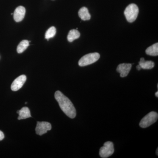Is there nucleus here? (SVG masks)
<instances>
[{"mask_svg": "<svg viewBox=\"0 0 158 158\" xmlns=\"http://www.w3.org/2000/svg\"><path fill=\"white\" fill-rule=\"evenodd\" d=\"M55 98L59 103V106L64 113L71 118L76 116V110L70 100L60 91L58 90L55 94Z\"/></svg>", "mask_w": 158, "mask_h": 158, "instance_id": "obj_1", "label": "nucleus"}, {"mask_svg": "<svg viewBox=\"0 0 158 158\" xmlns=\"http://www.w3.org/2000/svg\"><path fill=\"white\" fill-rule=\"evenodd\" d=\"M124 15L128 22L133 23L135 21L139 13V9L137 5L131 4L126 8Z\"/></svg>", "mask_w": 158, "mask_h": 158, "instance_id": "obj_2", "label": "nucleus"}, {"mask_svg": "<svg viewBox=\"0 0 158 158\" xmlns=\"http://www.w3.org/2000/svg\"><path fill=\"white\" fill-rule=\"evenodd\" d=\"M100 56L99 54L97 52L87 54L80 59L79 65L83 67L93 64L99 59Z\"/></svg>", "mask_w": 158, "mask_h": 158, "instance_id": "obj_3", "label": "nucleus"}, {"mask_svg": "<svg viewBox=\"0 0 158 158\" xmlns=\"http://www.w3.org/2000/svg\"><path fill=\"white\" fill-rule=\"evenodd\" d=\"M158 118V114L156 112H150L142 118L139 125L140 127L143 128L148 127L156 123Z\"/></svg>", "mask_w": 158, "mask_h": 158, "instance_id": "obj_4", "label": "nucleus"}, {"mask_svg": "<svg viewBox=\"0 0 158 158\" xmlns=\"http://www.w3.org/2000/svg\"><path fill=\"white\" fill-rule=\"evenodd\" d=\"M114 152V145L113 142L107 141L100 149L99 155L102 158H106L112 156Z\"/></svg>", "mask_w": 158, "mask_h": 158, "instance_id": "obj_5", "label": "nucleus"}, {"mask_svg": "<svg viewBox=\"0 0 158 158\" xmlns=\"http://www.w3.org/2000/svg\"><path fill=\"white\" fill-rule=\"evenodd\" d=\"M52 129L51 123L47 122H37L35 131L37 135L41 136Z\"/></svg>", "mask_w": 158, "mask_h": 158, "instance_id": "obj_6", "label": "nucleus"}, {"mask_svg": "<svg viewBox=\"0 0 158 158\" xmlns=\"http://www.w3.org/2000/svg\"><path fill=\"white\" fill-rule=\"evenodd\" d=\"M27 81V77L25 75L20 76L14 80L11 85V89L12 91H17L19 90Z\"/></svg>", "mask_w": 158, "mask_h": 158, "instance_id": "obj_7", "label": "nucleus"}, {"mask_svg": "<svg viewBox=\"0 0 158 158\" xmlns=\"http://www.w3.org/2000/svg\"><path fill=\"white\" fill-rule=\"evenodd\" d=\"M132 64L130 63H122L117 66L116 71L120 73L121 77L127 76L131 69Z\"/></svg>", "mask_w": 158, "mask_h": 158, "instance_id": "obj_8", "label": "nucleus"}, {"mask_svg": "<svg viewBox=\"0 0 158 158\" xmlns=\"http://www.w3.org/2000/svg\"><path fill=\"white\" fill-rule=\"evenodd\" d=\"M25 14V8L23 6H19L15 9L13 14L15 21L16 22L21 21L24 18Z\"/></svg>", "mask_w": 158, "mask_h": 158, "instance_id": "obj_9", "label": "nucleus"}, {"mask_svg": "<svg viewBox=\"0 0 158 158\" xmlns=\"http://www.w3.org/2000/svg\"><path fill=\"white\" fill-rule=\"evenodd\" d=\"M17 113L19 114V116L18 118L19 120L26 119L31 117L30 110L27 107H24L22 108L20 110L18 111Z\"/></svg>", "mask_w": 158, "mask_h": 158, "instance_id": "obj_10", "label": "nucleus"}, {"mask_svg": "<svg viewBox=\"0 0 158 158\" xmlns=\"http://www.w3.org/2000/svg\"><path fill=\"white\" fill-rule=\"evenodd\" d=\"M141 69H152L154 67V62L152 61H145L144 58H141L139 62Z\"/></svg>", "mask_w": 158, "mask_h": 158, "instance_id": "obj_11", "label": "nucleus"}, {"mask_svg": "<svg viewBox=\"0 0 158 158\" xmlns=\"http://www.w3.org/2000/svg\"><path fill=\"white\" fill-rule=\"evenodd\" d=\"M79 16L84 21L88 20L90 19V15L88 9L86 7H83L79 10Z\"/></svg>", "mask_w": 158, "mask_h": 158, "instance_id": "obj_12", "label": "nucleus"}, {"mask_svg": "<svg viewBox=\"0 0 158 158\" xmlns=\"http://www.w3.org/2000/svg\"><path fill=\"white\" fill-rule=\"evenodd\" d=\"M145 52L148 55L156 56L158 55V43L153 44L147 48Z\"/></svg>", "mask_w": 158, "mask_h": 158, "instance_id": "obj_13", "label": "nucleus"}, {"mask_svg": "<svg viewBox=\"0 0 158 158\" xmlns=\"http://www.w3.org/2000/svg\"><path fill=\"white\" fill-rule=\"evenodd\" d=\"M80 37V33L77 30H71L69 33L67 39L69 42H72L74 40L79 38Z\"/></svg>", "mask_w": 158, "mask_h": 158, "instance_id": "obj_14", "label": "nucleus"}, {"mask_svg": "<svg viewBox=\"0 0 158 158\" xmlns=\"http://www.w3.org/2000/svg\"><path fill=\"white\" fill-rule=\"evenodd\" d=\"M29 46V41L28 40H22L18 46L17 52L19 54L22 53L24 51L27 49Z\"/></svg>", "mask_w": 158, "mask_h": 158, "instance_id": "obj_15", "label": "nucleus"}, {"mask_svg": "<svg viewBox=\"0 0 158 158\" xmlns=\"http://www.w3.org/2000/svg\"><path fill=\"white\" fill-rule=\"evenodd\" d=\"M56 30L54 27H52L49 28L45 33V38L48 40L51 38H52L56 35Z\"/></svg>", "mask_w": 158, "mask_h": 158, "instance_id": "obj_16", "label": "nucleus"}, {"mask_svg": "<svg viewBox=\"0 0 158 158\" xmlns=\"http://www.w3.org/2000/svg\"><path fill=\"white\" fill-rule=\"evenodd\" d=\"M4 138H5V135L4 133L2 131H0V141H2Z\"/></svg>", "mask_w": 158, "mask_h": 158, "instance_id": "obj_17", "label": "nucleus"}, {"mask_svg": "<svg viewBox=\"0 0 158 158\" xmlns=\"http://www.w3.org/2000/svg\"><path fill=\"white\" fill-rule=\"evenodd\" d=\"M136 68H137V69H138V71L140 70L141 69V66H140V65H137V67H136Z\"/></svg>", "mask_w": 158, "mask_h": 158, "instance_id": "obj_18", "label": "nucleus"}, {"mask_svg": "<svg viewBox=\"0 0 158 158\" xmlns=\"http://www.w3.org/2000/svg\"><path fill=\"white\" fill-rule=\"evenodd\" d=\"M155 95L156 97H158V91H157V92H156L155 94Z\"/></svg>", "mask_w": 158, "mask_h": 158, "instance_id": "obj_19", "label": "nucleus"}, {"mask_svg": "<svg viewBox=\"0 0 158 158\" xmlns=\"http://www.w3.org/2000/svg\"><path fill=\"white\" fill-rule=\"evenodd\" d=\"M158 149H157L156 151V154L157 155H158Z\"/></svg>", "mask_w": 158, "mask_h": 158, "instance_id": "obj_20", "label": "nucleus"}]
</instances>
